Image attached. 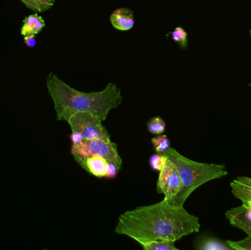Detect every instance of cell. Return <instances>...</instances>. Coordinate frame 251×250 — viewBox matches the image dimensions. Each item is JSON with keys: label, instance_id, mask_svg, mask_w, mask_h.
I'll use <instances>...</instances> for the list:
<instances>
[{"label": "cell", "instance_id": "cell-15", "mask_svg": "<svg viewBox=\"0 0 251 250\" xmlns=\"http://www.w3.org/2000/svg\"><path fill=\"white\" fill-rule=\"evenodd\" d=\"M147 129L153 135H162L165 130V122L159 116L151 117L147 123Z\"/></svg>", "mask_w": 251, "mask_h": 250}, {"label": "cell", "instance_id": "cell-1", "mask_svg": "<svg viewBox=\"0 0 251 250\" xmlns=\"http://www.w3.org/2000/svg\"><path fill=\"white\" fill-rule=\"evenodd\" d=\"M199 217L184 206L165 200L121 214L115 232L131 238L138 244L165 240L176 242L200 230Z\"/></svg>", "mask_w": 251, "mask_h": 250}, {"label": "cell", "instance_id": "cell-18", "mask_svg": "<svg viewBox=\"0 0 251 250\" xmlns=\"http://www.w3.org/2000/svg\"><path fill=\"white\" fill-rule=\"evenodd\" d=\"M167 160H168V157L165 154L156 153V154H153L151 157L149 159V165L154 171L160 172L163 168Z\"/></svg>", "mask_w": 251, "mask_h": 250}, {"label": "cell", "instance_id": "cell-16", "mask_svg": "<svg viewBox=\"0 0 251 250\" xmlns=\"http://www.w3.org/2000/svg\"><path fill=\"white\" fill-rule=\"evenodd\" d=\"M153 149L158 154H163L171 148V142L167 135H159L151 139Z\"/></svg>", "mask_w": 251, "mask_h": 250}, {"label": "cell", "instance_id": "cell-19", "mask_svg": "<svg viewBox=\"0 0 251 250\" xmlns=\"http://www.w3.org/2000/svg\"><path fill=\"white\" fill-rule=\"evenodd\" d=\"M226 242L231 247L233 250H251V236H248L246 239L237 241V242L228 240Z\"/></svg>", "mask_w": 251, "mask_h": 250}, {"label": "cell", "instance_id": "cell-12", "mask_svg": "<svg viewBox=\"0 0 251 250\" xmlns=\"http://www.w3.org/2000/svg\"><path fill=\"white\" fill-rule=\"evenodd\" d=\"M196 248L201 250H233L226 243L215 238H203L197 244Z\"/></svg>", "mask_w": 251, "mask_h": 250}, {"label": "cell", "instance_id": "cell-7", "mask_svg": "<svg viewBox=\"0 0 251 250\" xmlns=\"http://www.w3.org/2000/svg\"><path fill=\"white\" fill-rule=\"evenodd\" d=\"M226 217L231 226L243 230L251 237V206L242 204L226 213Z\"/></svg>", "mask_w": 251, "mask_h": 250}, {"label": "cell", "instance_id": "cell-10", "mask_svg": "<svg viewBox=\"0 0 251 250\" xmlns=\"http://www.w3.org/2000/svg\"><path fill=\"white\" fill-rule=\"evenodd\" d=\"M110 22L118 30H130L134 26V12L127 7L116 9L110 16Z\"/></svg>", "mask_w": 251, "mask_h": 250}, {"label": "cell", "instance_id": "cell-23", "mask_svg": "<svg viewBox=\"0 0 251 250\" xmlns=\"http://www.w3.org/2000/svg\"><path fill=\"white\" fill-rule=\"evenodd\" d=\"M250 35H251V31H250Z\"/></svg>", "mask_w": 251, "mask_h": 250}, {"label": "cell", "instance_id": "cell-3", "mask_svg": "<svg viewBox=\"0 0 251 250\" xmlns=\"http://www.w3.org/2000/svg\"><path fill=\"white\" fill-rule=\"evenodd\" d=\"M163 154L176 166L181 178V189L170 202L173 205L184 206L189 197L198 188L228 175L226 167L224 164L198 162L181 155L174 148H170Z\"/></svg>", "mask_w": 251, "mask_h": 250}, {"label": "cell", "instance_id": "cell-22", "mask_svg": "<svg viewBox=\"0 0 251 250\" xmlns=\"http://www.w3.org/2000/svg\"><path fill=\"white\" fill-rule=\"evenodd\" d=\"M25 42L28 47L35 46V45H36V40H35V35L25 36Z\"/></svg>", "mask_w": 251, "mask_h": 250}, {"label": "cell", "instance_id": "cell-9", "mask_svg": "<svg viewBox=\"0 0 251 250\" xmlns=\"http://www.w3.org/2000/svg\"><path fill=\"white\" fill-rule=\"evenodd\" d=\"M231 192L243 204L251 206V178L240 176L230 183Z\"/></svg>", "mask_w": 251, "mask_h": 250}, {"label": "cell", "instance_id": "cell-17", "mask_svg": "<svg viewBox=\"0 0 251 250\" xmlns=\"http://www.w3.org/2000/svg\"><path fill=\"white\" fill-rule=\"evenodd\" d=\"M171 38L174 42L179 45L181 48H185L188 44L187 32L181 26L176 27L171 33Z\"/></svg>", "mask_w": 251, "mask_h": 250}, {"label": "cell", "instance_id": "cell-21", "mask_svg": "<svg viewBox=\"0 0 251 250\" xmlns=\"http://www.w3.org/2000/svg\"><path fill=\"white\" fill-rule=\"evenodd\" d=\"M69 137H70L72 144L80 143L84 139L82 134L79 132H72V134H71Z\"/></svg>", "mask_w": 251, "mask_h": 250}, {"label": "cell", "instance_id": "cell-11", "mask_svg": "<svg viewBox=\"0 0 251 250\" xmlns=\"http://www.w3.org/2000/svg\"><path fill=\"white\" fill-rule=\"evenodd\" d=\"M44 26L45 22L43 18L35 13L25 18L21 33L23 36L35 35L41 32Z\"/></svg>", "mask_w": 251, "mask_h": 250}, {"label": "cell", "instance_id": "cell-6", "mask_svg": "<svg viewBox=\"0 0 251 250\" xmlns=\"http://www.w3.org/2000/svg\"><path fill=\"white\" fill-rule=\"evenodd\" d=\"M181 189V181L176 166L171 160H167L163 168L159 172L156 191L163 194L164 200L171 202Z\"/></svg>", "mask_w": 251, "mask_h": 250}, {"label": "cell", "instance_id": "cell-2", "mask_svg": "<svg viewBox=\"0 0 251 250\" xmlns=\"http://www.w3.org/2000/svg\"><path fill=\"white\" fill-rule=\"evenodd\" d=\"M47 86L58 120L68 121L75 113H88L104 121L110 110L118 108L123 100L122 91L113 82L102 91L85 92L72 88L57 75L50 73Z\"/></svg>", "mask_w": 251, "mask_h": 250}, {"label": "cell", "instance_id": "cell-14", "mask_svg": "<svg viewBox=\"0 0 251 250\" xmlns=\"http://www.w3.org/2000/svg\"><path fill=\"white\" fill-rule=\"evenodd\" d=\"M26 7L35 12H44L54 4V0H21Z\"/></svg>", "mask_w": 251, "mask_h": 250}, {"label": "cell", "instance_id": "cell-8", "mask_svg": "<svg viewBox=\"0 0 251 250\" xmlns=\"http://www.w3.org/2000/svg\"><path fill=\"white\" fill-rule=\"evenodd\" d=\"M74 159L84 170L97 178L105 177L106 166L107 161L103 157L97 155H72Z\"/></svg>", "mask_w": 251, "mask_h": 250}, {"label": "cell", "instance_id": "cell-4", "mask_svg": "<svg viewBox=\"0 0 251 250\" xmlns=\"http://www.w3.org/2000/svg\"><path fill=\"white\" fill-rule=\"evenodd\" d=\"M72 132H79L84 139L103 140L110 142L108 131L102 125V121L88 113H76L68 120Z\"/></svg>", "mask_w": 251, "mask_h": 250}, {"label": "cell", "instance_id": "cell-13", "mask_svg": "<svg viewBox=\"0 0 251 250\" xmlns=\"http://www.w3.org/2000/svg\"><path fill=\"white\" fill-rule=\"evenodd\" d=\"M144 250H178L175 242L170 241L157 240L139 244Z\"/></svg>", "mask_w": 251, "mask_h": 250}, {"label": "cell", "instance_id": "cell-5", "mask_svg": "<svg viewBox=\"0 0 251 250\" xmlns=\"http://www.w3.org/2000/svg\"><path fill=\"white\" fill-rule=\"evenodd\" d=\"M71 154L78 156H100L105 159L107 162L116 164L119 170L122 169L123 163L118 151L117 145L112 141L83 139L80 143L72 144Z\"/></svg>", "mask_w": 251, "mask_h": 250}, {"label": "cell", "instance_id": "cell-20", "mask_svg": "<svg viewBox=\"0 0 251 250\" xmlns=\"http://www.w3.org/2000/svg\"><path fill=\"white\" fill-rule=\"evenodd\" d=\"M119 168L116 164L112 162H107L106 166L105 177L107 179H113L117 176Z\"/></svg>", "mask_w": 251, "mask_h": 250}]
</instances>
